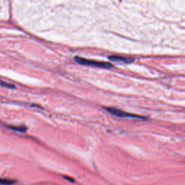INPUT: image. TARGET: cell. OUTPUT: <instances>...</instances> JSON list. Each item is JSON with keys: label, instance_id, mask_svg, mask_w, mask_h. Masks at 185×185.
<instances>
[{"label": "cell", "instance_id": "6da1fadb", "mask_svg": "<svg viewBox=\"0 0 185 185\" xmlns=\"http://www.w3.org/2000/svg\"><path fill=\"white\" fill-rule=\"evenodd\" d=\"M75 61L77 63L87 65V66H91V67H101V68H111L113 65L109 62H98L91 59H87L85 58L81 57H75Z\"/></svg>", "mask_w": 185, "mask_h": 185}, {"label": "cell", "instance_id": "7a4b0ae2", "mask_svg": "<svg viewBox=\"0 0 185 185\" xmlns=\"http://www.w3.org/2000/svg\"><path fill=\"white\" fill-rule=\"evenodd\" d=\"M109 113L113 114V115L116 116H119V117H134V118H143L140 116L134 115V114H132L130 113H128L124 111H122V110L118 109H116L114 107H107V108H104Z\"/></svg>", "mask_w": 185, "mask_h": 185}, {"label": "cell", "instance_id": "3957f363", "mask_svg": "<svg viewBox=\"0 0 185 185\" xmlns=\"http://www.w3.org/2000/svg\"><path fill=\"white\" fill-rule=\"evenodd\" d=\"M109 59L114 62H121L124 63H130L134 61V59L131 58L123 57H119V56H111V57H109Z\"/></svg>", "mask_w": 185, "mask_h": 185}, {"label": "cell", "instance_id": "277c9868", "mask_svg": "<svg viewBox=\"0 0 185 185\" xmlns=\"http://www.w3.org/2000/svg\"><path fill=\"white\" fill-rule=\"evenodd\" d=\"M15 183L14 180L9 179H0V184L1 185H11Z\"/></svg>", "mask_w": 185, "mask_h": 185}, {"label": "cell", "instance_id": "5b68a950", "mask_svg": "<svg viewBox=\"0 0 185 185\" xmlns=\"http://www.w3.org/2000/svg\"><path fill=\"white\" fill-rule=\"evenodd\" d=\"M9 128L12 129V130H15V131H18V132H24L26 131L27 129V127H17V126H9Z\"/></svg>", "mask_w": 185, "mask_h": 185}, {"label": "cell", "instance_id": "8992f818", "mask_svg": "<svg viewBox=\"0 0 185 185\" xmlns=\"http://www.w3.org/2000/svg\"><path fill=\"white\" fill-rule=\"evenodd\" d=\"M0 85L5 87H7V88H15V86L11 83H9V82H7L2 80H0Z\"/></svg>", "mask_w": 185, "mask_h": 185}, {"label": "cell", "instance_id": "52a82bcc", "mask_svg": "<svg viewBox=\"0 0 185 185\" xmlns=\"http://www.w3.org/2000/svg\"><path fill=\"white\" fill-rule=\"evenodd\" d=\"M64 178H65L66 179H67V180H69V181H70L71 182L74 181V179H72V178H69V177H68V176H65Z\"/></svg>", "mask_w": 185, "mask_h": 185}]
</instances>
